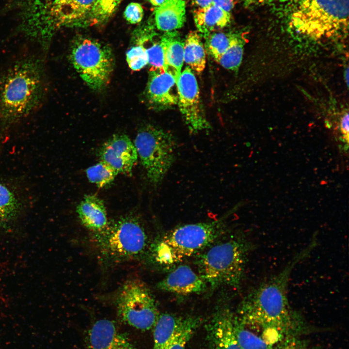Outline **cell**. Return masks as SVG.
Instances as JSON below:
<instances>
[{
  "mask_svg": "<svg viewBox=\"0 0 349 349\" xmlns=\"http://www.w3.org/2000/svg\"><path fill=\"white\" fill-rule=\"evenodd\" d=\"M235 314L227 306L217 309L206 325L210 349H242L235 335Z\"/></svg>",
  "mask_w": 349,
  "mask_h": 349,
  "instance_id": "14",
  "label": "cell"
},
{
  "mask_svg": "<svg viewBox=\"0 0 349 349\" xmlns=\"http://www.w3.org/2000/svg\"><path fill=\"white\" fill-rule=\"evenodd\" d=\"M45 0L47 1V2H48V3H51L54 2L56 0Z\"/></svg>",
  "mask_w": 349,
  "mask_h": 349,
  "instance_id": "40",
  "label": "cell"
},
{
  "mask_svg": "<svg viewBox=\"0 0 349 349\" xmlns=\"http://www.w3.org/2000/svg\"><path fill=\"white\" fill-rule=\"evenodd\" d=\"M193 18L197 32L205 38L210 33L227 26L231 22V16L230 12L212 3L195 9Z\"/></svg>",
  "mask_w": 349,
  "mask_h": 349,
  "instance_id": "19",
  "label": "cell"
},
{
  "mask_svg": "<svg viewBox=\"0 0 349 349\" xmlns=\"http://www.w3.org/2000/svg\"><path fill=\"white\" fill-rule=\"evenodd\" d=\"M70 60L80 77L91 89L106 86L114 67L111 49L96 40L81 38L74 43Z\"/></svg>",
  "mask_w": 349,
  "mask_h": 349,
  "instance_id": "7",
  "label": "cell"
},
{
  "mask_svg": "<svg viewBox=\"0 0 349 349\" xmlns=\"http://www.w3.org/2000/svg\"><path fill=\"white\" fill-rule=\"evenodd\" d=\"M25 204L16 186L0 176V235L15 229L22 217Z\"/></svg>",
  "mask_w": 349,
  "mask_h": 349,
  "instance_id": "13",
  "label": "cell"
},
{
  "mask_svg": "<svg viewBox=\"0 0 349 349\" xmlns=\"http://www.w3.org/2000/svg\"><path fill=\"white\" fill-rule=\"evenodd\" d=\"M149 104L159 109H166L177 104L178 93L175 78L164 71H150L146 89Z\"/></svg>",
  "mask_w": 349,
  "mask_h": 349,
  "instance_id": "16",
  "label": "cell"
},
{
  "mask_svg": "<svg viewBox=\"0 0 349 349\" xmlns=\"http://www.w3.org/2000/svg\"><path fill=\"white\" fill-rule=\"evenodd\" d=\"M127 61L130 68L134 71L140 70L148 63V58L145 47L136 43L127 52Z\"/></svg>",
  "mask_w": 349,
  "mask_h": 349,
  "instance_id": "31",
  "label": "cell"
},
{
  "mask_svg": "<svg viewBox=\"0 0 349 349\" xmlns=\"http://www.w3.org/2000/svg\"><path fill=\"white\" fill-rule=\"evenodd\" d=\"M46 93L42 58H21L0 73V136L38 110Z\"/></svg>",
  "mask_w": 349,
  "mask_h": 349,
  "instance_id": "2",
  "label": "cell"
},
{
  "mask_svg": "<svg viewBox=\"0 0 349 349\" xmlns=\"http://www.w3.org/2000/svg\"><path fill=\"white\" fill-rule=\"evenodd\" d=\"M123 0H98L88 16L89 23H97L109 18Z\"/></svg>",
  "mask_w": 349,
  "mask_h": 349,
  "instance_id": "30",
  "label": "cell"
},
{
  "mask_svg": "<svg viewBox=\"0 0 349 349\" xmlns=\"http://www.w3.org/2000/svg\"><path fill=\"white\" fill-rule=\"evenodd\" d=\"M146 255L150 263L161 268L171 267L182 259L162 238H157L149 244Z\"/></svg>",
  "mask_w": 349,
  "mask_h": 349,
  "instance_id": "24",
  "label": "cell"
},
{
  "mask_svg": "<svg viewBox=\"0 0 349 349\" xmlns=\"http://www.w3.org/2000/svg\"><path fill=\"white\" fill-rule=\"evenodd\" d=\"M98 156L118 174L131 175L132 169L138 159L134 143L124 134H116L105 142L100 147Z\"/></svg>",
  "mask_w": 349,
  "mask_h": 349,
  "instance_id": "11",
  "label": "cell"
},
{
  "mask_svg": "<svg viewBox=\"0 0 349 349\" xmlns=\"http://www.w3.org/2000/svg\"><path fill=\"white\" fill-rule=\"evenodd\" d=\"M206 283L186 265H180L157 284L162 291L182 295L200 294L207 289Z\"/></svg>",
  "mask_w": 349,
  "mask_h": 349,
  "instance_id": "17",
  "label": "cell"
},
{
  "mask_svg": "<svg viewBox=\"0 0 349 349\" xmlns=\"http://www.w3.org/2000/svg\"><path fill=\"white\" fill-rule=\"evenodd\" d=\"M77 212L82 224L94 234L103 231L109 223L104 203L95 195H85Z\"/></svg>",
  "mask_w": 349,
  "mask_h": 349,
  "instance_id": "18",
  "label": "cell"
},
{
  "mask_svg": "<svg viewBox=\"0 0 349 349\" xmlns=\"http://www.w3.org/2000/svg\"><path fill=\"white\" fill-rule=\"evenodd\" d=\"M245 44L244 33H233L229 47L218 63L227 69L237 71L242 61Z\"/></svg>",
  "mask_w": 349,
  "mask_h": 349,
  "instance_id": "27",
  "label": "cell"
},
{
  "mask_svg": "<svg viewBox=\"0 0 349 349\" xmlns=\"http://www.w3.org/2000/svg\"><path fill=\"white\" fill-rule=\"evenodd\" d=\"M274 0H243L244 4L247 6L260 5L266 4Z\"/></svg>",
  "mask_w": 349,
  "mask_h": 349,
  "instance_id": "37",
  "label": "cell"
},
{
  "mask_svg": "<svg viewBox=\"0 0 349 349\" xmlns=\"http://www.w3.org/2000/svg\"><path fill=\"white\" fill-rule=\"evenodd\" d=\"M157 28L165 32L181 28L186 20V4L184 0H164L155 12Z\"/></svg>",
  "mask_w": 349,
  "mask_h": 349,
  "instance_id": "21",
  "label": "cell"
},
{
  "mask_svg": "<svg viewBox=\"0 0 349 349\" xmlns=\"http://www.w3.org/2000/svg\"><path fill=\"white\" fill-rule=\"evenodd\" d=\"M177 104L184 121L192 134L208 130V121L201 100L195 76L189 66L181 72L176 82Z\"/></svg>",
  "mask_w": 349,
  "mask_h": 349,
  "instance_id": "10",
  "label": "cell"
},
{
  "mask_svg": "<svg viewBox=\"0 0 349 349\" xmlns=\"http://www.w3.org/2000/svg\"><path fill=\"white\" fill-rule=\"evenodd\" d=\"M233 210L211 222L178 226L166 233L162 238L183 259L209 246L225 232L227 220Z\"/></svg>",
  "mask_w": 349,
  "mask_h": 349,
  "instance_id": "9",
  "label": "cell"
},
{
  "mask_svg": "<svg viewBox=\"0 0 349 349\" xmlns=\"http://www.w3.org/2000/svg\"><path fill=\"white\" fill-rule=\"evenodd\" d=\"M95 239L101 259L108 265L139 259L145 256L149 245L143 225L133 216L109 222L105 230L95 234Z\"/></svg>",
  "mask_w": 349,
  "mask_h": 349,
  "instance_id": "4",
  "label": "cell"
},
{
  "mask_svg": "<svg viewBox=\"0 0 349 349\" xmlns=\"http://www.w3.org/2000/svg\"><path fill=\"white\" fill-rule=\"evenodd\" d=\"M143 16V6L138 2H131L124 11V17L130 24H135L141 21Z\"/></svg>",
  "mask_w": 349,
  "mask_h": 349,
  "instance_id": "34",
  "label": "cell"
},
{
  "mask_svg": "<svg viewBox=\"0 0 349 349\" xmlns=\"http://www.w3.org/2000/svg\"><path fill=\"white\" fill-rule=\"evenodd\" d=\"M236 0H213L212 4L222 10L230 12L234 7Z\"/></svg>",
  "mask_w": 349,
  "mask_h": 349,
  "instance_id": "36",
  "label": "cell"
},
{
  "mask_svg": "<svg viewBox=\"0 0 349 349\" xmlns=\"http://www.w3.org/2000/svg\"><path fill=\"white\" fill-rule=\"evenodd\" d=\"M86 349H137L130 338L112 320L96 321L87 331Z\"/></svg>",
  "mask_w": 349,
  "mask_h": 349,
  "instance_id": "12",
  "label": "cell"
},
{
  "mask_svg": "<svg viewBox=\"0 0 349 349\" xmlns=\"http://www.w3.org/2000/svg\"><path fill=\"white\" fill-rule=\"evenodd\" d=\"M201 38L197 31H190L184 40V62L198 73L203 71L206 64V49Z\"/></svg>",
  "mask_w": 349,
  "mask_h": 349,
  "instance_id": "22",
  "label": "cell"
},
{
  "mask_svg": "<svg viewBox=\"0 0 349 349\" xmlns=\"http://www.w3.org/2000/svg\"><path fill=\"white\" fill-rule=\"evenodd\" d=\"M150 71H165L163 47L160 39L153 42L148 48H145Z\"/></svg>",
  "mask_w": 349,
  "mask_h": 349,
  "instance_id": "32",
  "label": "cell"
},
{
  "mask_svg": "<svg viewBox=\"0 0 349 349\" xmlns=\"http://www.w3.org/2000/svg\"><path fill=\"white\" fill-rule=\"evenodd\" d=\"M148 1L153 5L155 7H159L160 6L164 1V0H148Z\"/></svg>",
  "mask_w": 349,
  "mask_h": 349,
  "instance_id": "39",
  "label": "cell"
},
{
  "mask_svg": "<svg viewBox=\"0 0 349 349\" xmlns=\"http://www.w3.org/2000/svg\"><path fill=\"white\" fill-rule=\"evenodd\" d=\"M86 173L89 181L99 188L110 184L118 174L115 170L101 161L88 168Z\"/></svg>",
  "mask_w": 349,
  "mask_h": 349,
  "instance_id": "29",
  "label": "cell"
},
{
  "mask_svg": "<svg viewBox=\"0 0 349 349\" xmlns=\"http://www.w3.org/2000/svg\"><path fill=\"white\" fill-rule=\"evenodd\" d=\"M233 330L242 349H272L273 346L243 324L236 314L233 318Z\"/></svg>",
  "mask_w": 349,
  "mask_h": 349,
  "instance_id": "25",
  "label": "cell"
},
{
  "mask_svg": "<svg viewBox=\"0 0 349 349\" xmlns=\"http://www.w3.org/2000/svg\"><path fill=\"white\" fill-rule=\"evenodd\" d=\"M115 305L124 323L143 331L153 328L159 315L151 291L138 280L128 281L121 286Z\"/></svg>",
  "mask_w": 349,
  "mask_h": 349,
  "instance_id": "8",
  "label": "cell"
},
{
  "mask_svg": "<svg viewBox=\"0 0 349 349\" xmlns=\"http://www.w3.org/2000/svg\"><path fill=\"white\" fill-rule=\"evenodd\" d=\"M316 246L311 240L280 272L260 284L245 297L236 314L243 323L252 329L272 333L278 342L285 337L296 336L306 329L302 317L289 305L287 289L295 267L309 256Z\"/></svg>",
  "mask_w": 349,
  "mask_h": 349,
  "instance_id": "1",
  "label": "cell"
},
{
  "mask_svg": "<svg viewBox=\"0 0 349 349\" xmlns=\"http://www.w3.org/2000/svg\"><path fill=\"white\" fill-rule=\"evenodd\" d=\"M98 0H56L50 4V19L46 35L50 38L56 27L77 23L87 17Z\"/></svg>",
  "mask_w": 349,
  "mask_h": 349,
  "instance_id": "15",
  "label": "cell"
},
{
  "mask_svg": "<svg viewBox=\"0 0 349 349\" xmlns=\"http://www.w3.org/2000/svg\"><path fill=\"white\" fill-rule=\"evenodd\" d=\"M201 322V318L198 317L183 316L174 336L164 349H186L187 343Z\"/></svg>",
  "mask_w": 349,
  "mask_h": 349,
  "instance_id": "26",
  "label": "cell"
},
{
  "mask_svg": "<svg viewBox=\"0 0 349 349\" xmlns=\"http://www.w3.org/2000/svg\"><path fill=\"white\" fill-rule=\"evenodd\" d=\"M183 316L169 313L159 315L154 326L153 349H164L174 336Z\"/></svg>",
  "mask_w": 349,
  "mask_h": 349,
  "instance_id": "23",
  "label": "cell"
},
{
  "mask_svg": "<svg viewBox=\"0 0 349 349\" xmlns=\"http://www.w3.org/2000/svg\"><path fill=\"white\" fill-rule=\"evenodd\" d=\"M348 19L349 0H298L290 23L299 33L320 39L346 30Z\"/></svg>",
  "mask_w": 349,
  "mask_h": 349,
  "instance_id": "5",
  "label": "cell"
},
{
  "mask_svg": "<svg viewBox=\"0 0 349 349\" xmlns=\"http://www.w3.org/2000/svg\"><path fill=\"white\" fill-rule=\"evenodd\" d=\"M163 49L165 71L177 82L184 62V40L176 31L165 32L160 39Z\"/></svg>",
  "mask_w": 349,
  "mask_h": 349,
  "instance_id": "20",
  "label": "cell"
},
{
  "mask_svg": "<svg viewBox=\"0 0 349 349\" xmlns=\"http://www.w3.org/2000/svg\"><path fill=\"white\" fill-rule=\"evenodd\" d=\"M349 113L348 111L344 112L342 115L340 122L339 127L341 133L344 137L345 140L348 142L349 140Z\"/></svg>",
  "mask_w": 349,
  "mask_h": 349,
  "instance_id": "35",
  "label": "cell"
},
{
  "mask_svg": "<svg viewBox=\"0 0 349 349\" xmlns=\"http://www.w3.org/2000/svg\"><path fill=\"white\" fill-rule=\"evenodd\" d=\"M272 349H314L306 342L296 336L285 337L276 344Z\"/></svg>",
  "mask_w": 349,
  "mask_h": 349,
  "instance_id": "33",
  "label": "cell"
},
{
  "mask_svg": "<svg viewBox=\"0 0 349 349\" xmlns=\"http://www.w3.org/2000/svg\"><path fill=\"white\" fill-rule=\"evenodd\" d=\"M232 35L233 33L215 32L204 38L205 49L216 62L229 47Z\"/></svg>",
  "mask_w": 349,
  "mask_h": 349,
  "instance_id": "28",
  "label": "cell"
},
{
  "mask_svg": "<svg viewBox=\"0 0 349 349\" xmlns=\"http://www.w3.org/2000/svg\"><path fill=\"white\" fill-rule=\"evenodd\" d=\"M253 248L244 237H233L219 242L198 256V274L212 290L222 286L238 289Z\"/></svg>",
  "mask_w": 349,
  "mask_h": 349,
  "instance_id": "3",
  "label": "cell"
},
{
  "mask_svg": "<svg viewBox=\"0 0 349 349\" xmlns=\"http://www.w3.org/2000/svg\"><path fill=\"white\" fill-rule=\"evenodd\" d=\"M148 181L159 184L175 161L177 143L170 133L147 125L138 131L134 143Z\"/></svg>",
  "mask_w": 349,
  "mask_h": 349,
  "instance_id": "6",
  "label": "cell"
},
{
  "mask_svg": "<svg viewBox=\"0 0 349 349\" xmlns=\"http://www.w3.org/2000/svg\"><path fill=\"white\" fill-rule=\"evenodd\" d=\"M193 4L198 8H203L212 3L213 0H193Z\"/></svg>",
  "mask_w": 349,
  "mask_h": 349,
  "instance_id": "38",
  "label": "cell"
}]
</instances>
